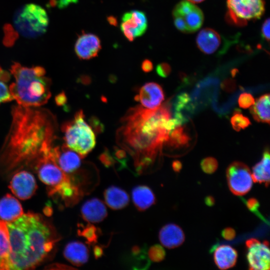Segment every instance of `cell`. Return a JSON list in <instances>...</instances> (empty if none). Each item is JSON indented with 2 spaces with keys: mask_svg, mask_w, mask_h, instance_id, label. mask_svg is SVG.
Instances as JSON below:
<instances>
[{
  "mask_svg": "<svg viewBox=\"0 0 270 270\" xmlns=\"http://www.w3.org/2000/svg\"><path fill=\"white\" fill-rule=\"evenodd\" d=\"M141 68L144 72H148L152 70L153 64L150 60L145 59L142 63Z\"/></svg>",
  "mask_w": 270,
  "mask_h": 270,
  "instance_id": "7dc6e473",
  "label": "cell"
},
{
  "mask_svg": "<svg viewBox=\"0 0 270 270\" xmlns=\"http://www.w3.org/2000/svg\"><path fill=\"white\" fill-rule=\"evenodd\" d=\"M10 77V74L0 66V103L8 102L14 100L6 84Z\"/></svg>",
  "mask_w": 270,
  "mask_h": 270,
  "instance_id": "1f68e13d",
  "label": "cell"
},
{
  "mask_svg": "<svg viewBox=\"0 0 270 270\" xmlns=\"http://www.w3.org/2000/svg\"><path fill=\"white\" fill-rule=\"evenodd\" d=\"M190 140L186 129L181 124L175 127L170 132L166 142L170 147L177 148L188 145Z\"/></svg>",
  "mask_w": 270,
  "mask_h": 270,
  "instance_id": "f546056e",
  "label": "cell"
},
{
  "mask_svg": "<svg viewBox=\"0 0 270 270\" xmlns=\"http://www.w3.org/2000/svg\"><path fill=\"white\" fill-rule=\"evenodd\" d=\"M159 240L164 246L174 248L181 246L184 241V234L182 228L174 224H168L159 232Z\"/></svg>",
  "mask_w": 270,
  "mask_h": 270,
  "instance_id": "d6986e66",
  "label": "cell"
},
{
  "mask_svg": "<svg viewBox=\"0 0 270 270\" xmlns=\"http://www.w3.org/2000/svg\"><path fill=\"white\" fill-rule=\"evenodd\" d=\"M6 225L10 248V270L34 268L45 258L58 240L50 226L37 214H24Z\"/></svg>",
  "mask_w": 270,
  "mask_h": 270,
  "instance_id": "3957f363",
  "label": "cell"
},
{
  "mask_svg": "<svg viewBox=\"0 0 270 270\" xmlns=\"http://www.w3.org/2000/svg\"><path fill=\"white\" fill-rule=\"evenodd\" d=\"M226 176L231 192L240 196L247 194L252 186V172L244 163L234 162L226 168Z\"/></svg>",
  "mask_w": 270,
  "mask_h": 270,
  "instance_id": "30bf717a",
  "label": "cell"
},
{
  "mask_svg": "<svg viewBox=\"0 0 270 270\" xmlns=\"http://www.w3.org/2000/svg\"><path fill=\"white\" fill-rule=\"evenodd\" d=\"M64 256L72 264L80 266L88 261L89 251L84 244L74 241L66 245L64 250Z\"/></svg>",
  "mask_w": 270,
  "mask_h": 270,
  "instance_id": "44dd1931",
  "label": "cell"
},
{
  "mask_svg": "<svg viewBox=\"0 0 270 270\" xmlns=\"http://www.w3.org/2000/svg\"><path fill=\"white\" fill-rule=\"evenodd\" d=\"M171 117L170 106L166 102L154 109L136 106L122 118L118 133L120 142L133 158L139 174L154 162L168 140Z\"/></svg>",
  "mask_w": 270,
  "mask_h": 270,
  "instance_id": "7a4b0ae2",
  "label": "cell"
},
{
  "mask_svg": "<svg viewBox=\"0 0 270 270\" xmlns=\"http://www.w3.org/2000/svg\"><path fill=\"white\" fill-rule=\"evenodd\" d=\"M222 88L227 92H233L236 88L235 82L233 80L227 79L222 84Z\"/></svg>",
  "mask_w": 270,
  "mask_h": 270,
  "instance_id": "f6af8a7d",
  "label": "cell"
},
{
  "mask_svg": "<svg viewBox=\"0 0 270 270\" xmlns=\"http://www.w3.org/2000/svg\"><path fill=\"white\" fill-rule=\"evenodd\" d=\"M24 214L18 200L10 194L0 199V218L6 222H12Z\"/></svg>",
  "mask_w": 270,
  "mask_h": 270,
  "instance_id": "ffe728a7",
  "label": "cell"
},
{
  "mask_svg": "<svg viewBox=\"0 0 270 270\" xmlns=\"http://www.w3.org/2000/svg\"><path fill=\"white\" fill-rule=\"evenodd\" d=\"M132 200L136 208L140 211H144L156 202L155 195L152 189L146 186L134 187L132 192Z\"/></svg>",
  "mask_w": 270,
  "mask_h": 270,
  "instance_id": "603a6c76",
  "label": "cell"
},
{
  "mask_svg": "<svg viewBox=\"0 0 270 270\" xmlns=\"http://www.w3.org/2000/svg\"><path fill=\"white\" fill-rule=\"evenodd\" d=\"M176 28L184 33H192L202 26L204 16L202 10L194 4L186 0L178 2L172 10Z\"/></svg>",
  "mask_w": 270,
  "mask_h": 270,
  "instance_id": "9c48e42d",
  "label": "cell"
},
{
  "mask_svg": "<svg viewBox=\"0 0 270 270\" xmlns=\"http://www.w3.org/2000/svg\"><path fill=\"white\" fill-rule=\"evenodd\" d=\"M214 260L220 270H227L234 267L237 262L238 252L228 245H220L214 248Z\"/></svg>",
  "mask_w": 270,
  "mask_h": 270,
  "instance_id": "7402d4cb",
  "label": "cell"
},
{
  "mask_svg": "<svg viewBox=\"0 0 270 270\" xmlns=\"http://www.w3.org/2000/svg\"><path fill=\"white\" fill-rule=\"evenodd\" d=\"M50 269H56V270H74L76 269L73 267L64 264H54L50 266Z\"/></svg>",
  "mask_w": 270,
  "mask_h": 270,
  "instance_id": "681fc988",
  "label": "cell"
},
{
  "mask_svg": "<svg viewBox=\"0 0 270 270\" xmlns=\"http://www.w3.org/2000/svg\"><path fill=\"white\" fill-rule=\"evenodd\" d=\"M222 236L228 240H231L234 238L236 233L235 230L232 228H226L222 231Z\"/></svg>",
  "mask_w": 270,
  "mask_h": 270,
  "instance_id": "ee69618b",
  "label": "cell"
},
{
  "mask_svg": "<svg viewBox=\"0 0 270 270\" xmlns=\"http://www.w3.org/2000/svg\"><path fill=\"white\" fill-rule=\"evenodd\" d=\"M226 20L236 26H244L252 20L260 18L265 10L264 0H227Z\"/></svg>",
  "mask_w": 270,
  "mask_h": 270,
  "instance_id": "ba28073f",
  "label": "cell"
},
{
  "mask_svg": "<svg viewBox=\"0 0 270 270\" xmlns=\"http://www.w3.org/2000/svg\"><path fill=\"white\" fill-rule=\"evenodd\" d=\"M204 202L207 206H211L214 205L215 200L214 197L209 196L205 198Z\"/></svg>",
  "mask_w": 270,
  "mask_h": 270,
  "instance_id": "11a10c76",
  "label": "cell"
},
{
  "mask_svg": "<svg viewBox=\"0 0 270 270\" xmlns=\"http://www.w3.org/2000/svg\"><path fill=\"white\" fill-rule=\"evenodd\" d=\"M254 102L253 96L248 92L241 94L238 99L240 107L244 109L252 106L254 104Z\"/></svg>",
  "mask_w": 270,
  "mask_h": 270,
  "instance_id": "f35d334b",
  "label": "cell"
},
{
  "mask_svg": "<svg viewBox=\"0 0 270 270\" xmlns=\"http://www.w3.org/2000/svg\"><path fill=\"white\" fill-rule=\"evenodd\" d=\"M270 107V94H266L257 98L250 110L255 120L269 124Z\"/></svg>",
  "mask_w": 270,
  "mask_h": 270,
  "instance_id": "4316f807",
  "label": "cell"
},
{
  "mask_svg": "<svg viewBox=\"0 0 270 270\" xmlns=\"http://www.w3.org/2000/svg\"><path fill=\"white\" fill-rule=\"evenodd\" d=\"M78 234L86 240V243L92 244L98 242V230L94 225L88 224L84 226L82 224L79 225Z\"/></svg>",
  "mask_w": 270,
  "mask_h": 270,
  "instance_id": "4dcf8cb0",
  "label": "cell"
},
{
  "mask_svg": "<svg viewBox=\"0 0 270 270\" xmlns=\"http://www.w3.org/2000/svg\"><path fill=\"white\" fill-rule=\"evenodd\" d=\"M48 22L45 10L34 4L22 6L15 12L14 18L15 30L27 38H36L44 34Z\"/></svg>",
  "mask_w": 270,
  "mask_h": 270,
  "instance_id": "8992f818",
  "label": "cell"
},
{
  "mask_svg": "<svg viewBox=\"0 0 270 270\" xmlns=\"http://www.w3.org/2000/svg\"><path fill=\"white\" fill-rule=\"evenodd\" d=\"M10 72L15 81L10 86L9 90L19 105L37 107L48 102L51 96V81L45 76L42 67L28 68L15 62L11 66Z\"/></svg>",
  "mask_w": 270,
  "mask_h": 270,
  "instance_id": "277c9868",
  "label": "cell"
},
{
  "mask_svg": "<svg viewBox=\"0 0 270 270\" xmlns=\"http://www.w3.org/2000/svg\"><path fill=\"white\" fill-rule=\"evenodd\" d=\"M90 126L96 133L100 134L104 130V126L99 119L96 116H92L89 120Z\"/></svg>",
  "mask_w": 270,
  "mask_h": 270,
  "instance_id": "b9f144b4",
  "label": "cell"
},
{
  "mask_svg": "<svg viewBox=\"0 0 270 270\" xmlns=\"http://www.w3.org/2000/svg\"><path fill=\"white\" fill-rule=\"evenodd\" d=\"M246 260L250 270H270V252L268 241L250 238L246 242Z\"/></svg>",
  "mask_w": 270,
  "mask_h": 270,
  "instance_id": "8fae6325",
  "label": "cell"
},
{
  "mask_svg": "<svg viewBox=\"0 0 270 270\" xmlns=\"http://www.w3.org/2000/svg\"><path fill=\"white\" fill-rule=\"evenodd\" d=\"M80 82L84 84H88L91 82L90 78L87 75H82L79 78Z\"/></svg>",
  "mask_w": 270,
  "mask_h": 270,
  "instance_id": "db71d44e",
  "label": "cell"
},
{
  "mask_svg": "<svg viewBox=\"0 0 270 270\" xmlns=\"http://www.w3.org/2000/svg\"><path fill=\"white\" fill-rule=\"evenodd\" d=\"M12 123L0 150V166L8 170L36 162L48 154L56 138V122L46 108L12 106Z\"/></svg>",
  "mask_w": 270,
  "mask_h": 270,
  "instance_id": "6da1fadb",
  "label": "cell"
},
{
  "mask_svg": "<svg viewBox=\"0 0 270 270\" xmlns=\"http://www.w3.org/2000/svg\"><path fill=\"white\" fill-rule=\"evenodd\" d=\"M190 2H191L193 4H196V3H200V2H203L204 0H186Z\"/></svg>",
  "mask_w": 270,
  "mask_h": 270,
  "instance_id": "9f6ffc18",
  "label": "cell"
},
{
  "mask_svg": "<svg viewBox=\"0 0 270 270\" xmlns=\"http://www.w3.org/2000/svg\"><path fill=\"white\" fill-rule=\"evenodd\" d=\"M156 72L159 76L165 78L170 74L171 67L166 62H162L157 65Z\"/></svg>",
  "mask_w": 270,
  "mask_h": 270,
  "instance_id": "60d3db41",
  "label": "cell"
},
{
  "mask_svg": "<svg viewBox=\"0 0 270 270\" xmlns=\"http://www.w3.org/2000/svg\"><path fill=\"white\" fill-rule=\"evenodd\" d=\"M130 266L132 269L146 270L150 265V260L148 256V251L146 246H133L130 250Z\"/></svg>",
  "mask_w": 270,
  "mask_h": 270,
  "instance_id": "f1b7e54d",
  "label": "cell"
},
{
  "mask_svg": "<svg viewBox=\"0 0 270 270\" xmlns=\"http://www.w3.org/2000/svg\"><path fill=\"white\" fill-rule=\"evenodd\" d=\"M135 100L140 102L142 106L148 109H154L161 105L164 100L163 90L158 84L150 82L145 84L140 89Z\"/></svg>",
  "mask_w": 270,
  "mask_h": 270,
  "instance_id": "2e32d148",
  "label": "cell"
},
{
  "mask_svg": "<svg viewBox=\"0 0 270 270\" xmlns=\"http://www.w3.org/2000/svg\"><path fill=\"white\" fill-rule=\"evenodd\" d=\"M35 166L39 178L48 186L50 196L57 195L63 188L72 182L54 162L50 152L38 159Z\"/></svg>",
  "mask_w": 270,
  "mask_h": 270,
  "instance_id": "52a82bcc",
  "label": "cell"
},
{
  "mask_svg": "<svg viewBox=\"0 0 270 270\" xmlns=\"http://www.w3.org/2000/svg\"><path fill=\"white\" fill-rule=\"evenodd\" d=\"M172 168L175 172H179L182 168V164L180 160H174L172 163Z\"/></svg>",
  "mask_w": 270,
  "mask_h": 270,
  "instance_id": "816d5d0a",
  "label": "cell"
},
{
  "mask_svg": "<svg viewBox=\"0 0 270 270\" xmlns=\"http://www.w3.org/2000/svg\"><path fill=\"white\" fill-rule=\"evenodd\" d=\"M98 159L102 164L107 168L114 166L116 162L113 156L110 154L107 148H106L99 156Z\"/></svg>",
  "mask_w": 270,
  "mask_h": 270,
  "instance_id": "74e56055",
  "label": "cell"
},
{
  "mask_svg": "<svg viewBox=\"0 0 270 270\" xmlns=\"http://www.w3.org/2000/svg\"><path fill=\"white\" fill-rule=\"evenodd\" d=\"M218 84L216 78H208L200 82L194 90L192 98V103L194 107V104H206L210 98L214 95L215 88Z\"/></svg>",
  "mask_w": 270,
  "mask_h": 270,
  "instance_id": "d4e9b609",
  "label": "cell"
},
{
  "mask_svg": "<svg viewBox=\"0 0 270 270\" xmlns=\"http://www.w3.org/2000/svg\"><path fill=\"white\" fill-rule=\"evenodd\" d=\"M94 255L96 259L100 258L104 254V251L102 246H94L93 248Z\"/></svg>",
  "mask_w": 270,
  "mask_h": 270,
  "instance_id": "f907efd6",
  "label": "cell"
},
{
  "mask_svg": "<svg viewBox=\"0 0 270 270\" xmlns=\"http://www.w3.org/2000/svg\"><path fill=\"white\" fill-rule=\"evenodd\" d=\"M102 49L101 41L96 34L82 32L74 44V52L80 60H88L98 56Z\"/></svg>",
  "mask_w": 270,
  "mask_h": 270,
  "instance_id": "9a60e30c",
  "label": "cell"
},
{
  "mask_svg": "<svg viewBox=\"0 0 270 270\" xmlns=\"http://www.w3.org/2000/svg\"><path fill=\"white\" fill-rule=\"evenodd\" d=\"M148 256L150 261L160 262L164 260L166 256V252L162 246L154 244L149 248Z\"/></svg>",
  "mask_w": 270,
  "mask_h": 270,
  "instance_id": "e575fe53",
  "label": "cell"
},
{
  "mask_svg": "<svg viewBox=\"0 0 270 270\" xmlns=\"http://www.w3.org/2000/svg\"><path fill=\"white\" fill-rule=\"evenodd\" d=\"M202 170L206 174H212L216 171L218 168L217 160L212 157L204 158L200 162Z\"/></svg>",
  "mask_w": 270,
  "mask_h": 270,
  "instance_id": "d590c367",
  "label": "cell"
},
{
  "mask_svg": "<svg viewBox=\"0 0 270 270\" xmlns=\"http://www.w3.org/2000/svg\"><path fill=\"white\" fill-rule=\"evenodd\" d=\"M148 26L146 14L141 10H132L122 16L120 28L126 38L132 42L146 32Z\"/></svg>",
  "mask_w": 270,
  "mask_h": 270,
  "instance_id": "7c38bea8",
  "label": "cell"
},
{
  "mask_svg": "<svg viewBox=\"0 0 270 270\" xmlns=\"http://www.w3.org/2000/svg\"><path fill=\"white\" fill-rule=\"evenodd\" d=\"M62 130L64 133L65 144L82 158L94 148L96 143L95 134L84 120L82 110L76 112L73 120L64 123Z\"/></svg>",
  "mask_w": 270,
  "mask_h": 270,
  "instance_id": "5b68a950",
  "label": "cell"
},
{
  "mask_svg": "<svg viewBox=\"0 0 270 270\" xmlns=\"http://www.w3.org/2000/svg\"><path fill=\"white\" fill-rule=\"evenodd\" d=\"M4 36L3 39V44L8 47L12 46L18 38V32L10 24L4 25Z\"/></svg>",
  "mask_w": 270,
  "mask_h": 270,
  "instance_id": "836d02e7",
  "label": "cell"
},
{
  "mask_svg": "<svg viewBox=\"0 0 270 270\" xmlns=\"http://www.w3.org/2000/svg\"><path fill=\"white\" fill-rule=\"evenodd\" d=\"M196 44L198 49L203 53L212 54L220 48L222 44V38L214 30L204 28L198 34Z\"/></svg>",
  "mask_w": 270,
  "mask_h": 270,
  "instance_id": "e0dca14e",
  "label": "cell"
},
{
  "mask_svg": "<svg viewBox=\"0 0 270 270\" xmlns=\"http://www.w3.org/2000/svg\"><path fill=\"white\" fill-rule=\"evenodd\" d=\"M104 196L107 206L114 210L125 208L130 202L128 194L124 190L116 186L108 188L104 192Z\"/></svg>",
  "mask_w": 270,
  "mask_h": 270,
  "instance_id": "cb8c5ba5",
  "label": "cell"
},
{
  "mask_svg": "<svg viewBox=\"0 0 270 270\" xmlns=\"http://www.w3.org/2000/svg\"><path fill=\"white\" fill-rule=\"evenodd\" d=\"M270 18L266 19L262 24V34L268 42L270 41Z\"/></svg>",
  "mask_w": 270,
  "mask_h": 270,
  "instance_id": "7bdbcfd3",
  "label": "cell"
},
{
  "mask_svg": "<svg viewBox=\"0 0 270 270\" xmlns=\"http://www.w3.org/2000/svg\"><path fill=\"white\" fill-rule=\"evenodd\" d=\"M106 20L109 24L112 26H118V21L117 18L114 16H109L106 17Z\"/></svg>",
  "mask_w": 270,
  "mask_h": 270,
  "instance_id": "f5cc1de1",
  "label": "cell"
},
{
  "mask_svg": "<svg viewBox=\"0 0 270 270\" xmlns=\"http://www.w3.org/2000/svg\"><path fill=\"white\" fill-rule=\"evenodd\" d=\"M10 250L6 223L0 220V270H10Z\"/></svg>",
  "mask_w": 270,
  "mask_h": 270,
  "instance_id": "83f0119b",
  "label": "cell"
},
{
  "mask_svg": "<svg viewBox=\"0 0 270 270\" xmlns=\"http://www.w3.org/2000/svg\"><path fill=\"white\" fill-rule=\"evenodd\" d=\"M112 156L116 162H119L120 166L119 170L126 168L127 156L126 150L115 146Z\"/></svg>",
  "mask_w": 270,
  "mask_h": 270,
  "instance_id": "8d00e7d4",
  "label": "cell"
},
{
  "mask_svg": "<svg viewBox=\"0 0 270 270\" xmlns=\"http://www.w3.org/2000/svg\"><path fill=\"white\" fill-rule=\"evenodd\" d=\"M9 188L16 197L25 200L32 196L37 186L34 176L28 172L22 170L18 172L12 176Z\"/></svg>",
  "mask_w": 270,
  "mask_h": 270,
  "instance_id": "5bb4252c",
  "label": "cell"
},
{
  "mask_svg": "<svg viewBox=\"0 0 270 270\" xmlns=\"http://www.w3.org/2000/svg\"><path fill=\"white\" fill-rule=\"evenodd\" d=\"M246 204L250 210L256 214L260 218L264 220L262 214L258 211L260 204L256 198H249L246 202Z\"/></svg>",
  "mask_w": 270,
  "mask_h": 270,
  "instance_id": "ab89813d",
  "label": "cell"
},
{
  "mask_svg": "<svg viewBox=\"0 0 270 270\" xmlns=\"http://www.w3.org/2000/svg\"><path fill=\"white\" fill-rule=\"evenodd\" d=\"M78 0H56V6L60 9L66 8L72 4H76Z\"/></svg>",
  "mask_w": 270,
  "mask_h": 270,
  "instance_id": "bcb514c9",
  "label": "cell"
},
{
  "mask_svg": "<svg viewBox=\"0 0 270 270\" xmlns=\"http://www.w3.org/2000/svg\"><path fill=\"white\" fill-rule=\"evenodd\" d=\"M50 156L56 164L68 176L76 172L81 166V158L78 153L66 144L52 146Z\"/></svg>",
  "mask_w": 270,
  "mask_h": 270,
  "instance_id": "4fadbf2b",
  "label": "cell"
},
{
  "mask_svg": "<svg viewBox=\"0 0 270 270\" xmlns=\"http://www.w3.org/2000/svg\"><path fill=\"white\" fill-rule=\"evenodd\" d=\"M230 122L233 128L237 132L244 129L250 124V120L238 111L236 112L232 116Z\"/></svg>",
  "mask_w": 270,
  "mask_h": 270,
  "instance_id": "d6a6232c",
  "label": "cell"
},
{
  "mask_svg": "<svg viewBox=\"0 0 270 270\" xmlns=\"http://www.w3.org/2000/svg\"><path fill=\"white\" fill-rule=\"evenodd\" d=\"M270 156L268 149L263 152L262 160L256 164L252 168L253 182L260 184L264 183L268 187L270 178Z\"/></svg>",
  "mask_w": 270,
  "mask_h": 270,
  "instance_id": "484cf974",
  "label": "cell"
},
{
  "mask_svg": "<svg viewBox=\"0 0 270 270\" xmlns=\"http://www.w3.org/2000/svg\"><path fill=\"white\" fill-rule=\"evenodd\" d=\"M56 104L59 106L64 105L66 102V94L64 92H62L60 94H58L56 96Z\"/></svg>",
  "mask_w": 270,
  "mask_h": 270,
  "instance_id": "c3c4849f",
  "label": "cell"
},
{
  "mask_svg": "<svg viewBox=\"0 0 270 270\" xmlns=\"http://www.w3.org/2000/svg\"><path fill=\"white\" fill-rule=\"evenodd\" d=\"M80 212L83 219L90 223L101 222L108 215L104 203L96 198L86 201L82 206Z\"/></svg>",
  "mask_w": 270,
  "mask_h": 270,
  "instance_id": "ac0fdd59",
  "label": "cell"
}]
</instances>
